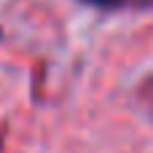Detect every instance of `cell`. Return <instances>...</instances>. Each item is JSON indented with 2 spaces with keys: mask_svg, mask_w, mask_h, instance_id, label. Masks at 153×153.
<instances>
[{
  "mask_svg": "<svg viewBox=\"0 0 153 153\" xmlns=\"http://www.w3.org/2000/svg\"><path fill=\"white\" fill-rule=\"evenodd\" d=\"M86 3H94V5H110L113 0H86Z\"/></svg>",
  "mask_w": 153,
  "mask_h": 153,
  "instance_id": "obj_1",
  "label": "cell"
}]
</instances>
